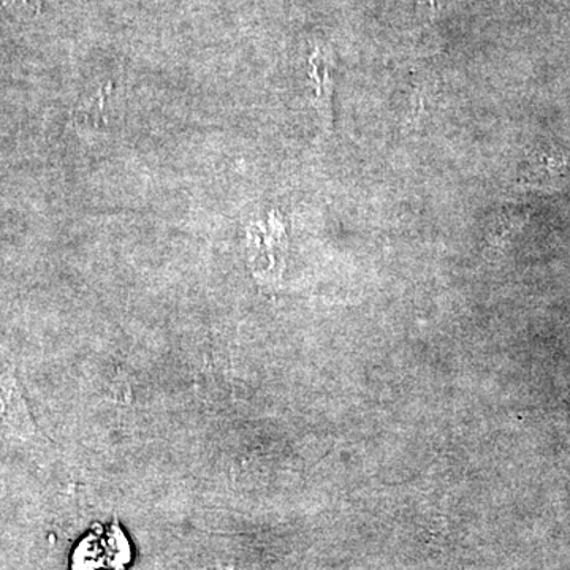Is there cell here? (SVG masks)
Returning <instances> with one entry per match:
<instances>
[{"mask_svg":"<svg viewBox=\"0 0 570 570\" xmlns=\"http://www.w3.org/2000/svg\"><path fill=\"white\" fill-rule=\"evenodd\" d=\"M0 2L22 13L36 14L40 10V0H0Z\"/></svg>","mask_w":570,"mask_h":570,"instance_id":"6da1fadb","label":"cell"}]
</instances>
